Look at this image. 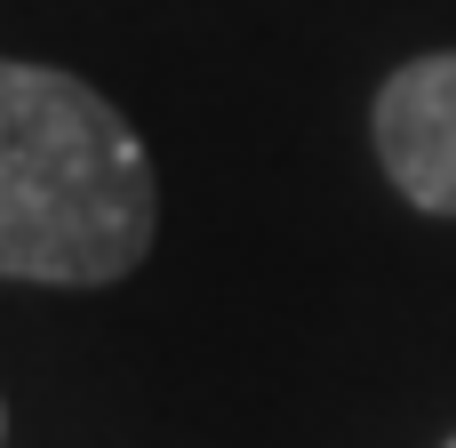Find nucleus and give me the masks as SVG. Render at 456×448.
Returning <instances> with one entry per match:
<instances>
[{"label": "nucleus", "instance_id": "nucleus-4", "mask_svg": "<svg viewBox=\"0 0 456 448\" xmlns=\"http://www.w3.org/2000/svg\"><path fill=\"white\" fill-rule=\"evenodd\" d=\"M449 448H456V441H449Z\"/></svg>", "mask_w": 456, "mask_h": 448}, {"label": "nucleus", "instance_id": "nucleus-1", "mask_svg": "<svg viewBox=\"0 0 456 448\" xmlns=\"http://www.w3.org/2000/svg\"><path fill=\"white\" fill-rule=\"evenodd\" d=\"M152 248V160L120 104L56 64L0 56V273L104 289Z\"/></svg>", "mask_w": 456, "mask_h": 448}, {"label": "nucleus", "instance_id": "nucleus-2", "mask_svg": "<svg viewBox=\"0 0 456 448\" xmlns=\"http://www.w3.org/2000/svg\"><path fill=\"white\" fill-rule=\"evenodd\" d=\"M377 160L425 216H456V48L401 64L377 88Z\"/></svg>", "mask_w": 456, "mask_h": 448}, {"label": "nucleus", "instance_id": "nucleus-3", "mask_svg": "<svg viewBox=\"0 0 456 448\" xmlns=\"http://www.w3.org/2000/svg\"><path fill=\"white\" fill-rule=\"evenodd\" d=\"M0 433H8V417H0Z\"/></svg>", "mask_w": 456, "mask_h": 448}]
</instances>
